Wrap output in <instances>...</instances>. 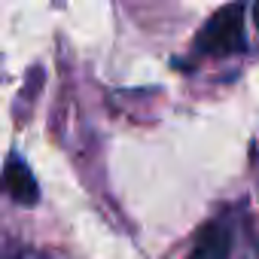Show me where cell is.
Wrapping results in <instances>:
<instances>
[{"instance_id":"3","label":"cell","mask_w":259,"mask_h":259,"mask_svg":"<svg viewBox=\"0 0 259 259\" xmlns=\"http://www.w3.org/2000/svg\"><path fill=\"white\" fill-rule=\"evenodd\" d=\"M4 186H7V192H10L19 204H37V198H40L37 180H34V174L28 171V165H25L22 159H10V162H7Z\"/></svg>"},{"instance_id":"1","label":"cell","mask_w":259,"mask_h":259,"mask_svg":"<svg viewBox=\"0 0 259 259\" xmlns=\"http://www.w3.org/2000/svg\"><path fill=\"white\" fill-rule=\"evenodd\" d=\"M244 46H247L244 4H229L217 10L195 37V49L201 55H235V52H244Z\"/></svg>"},{"instance_id":"2","label":"cell","mask_w":259,"mask_h":259,"mask_svg":"<svg viewBox=\"0 0 259 259\" xmlns=\"http://www.w3.org/2000/svg\"><path fill=\"white\" fill-rule=\"evenodd\" d=\"M232 244H235L232 226L226 220H217V223L201 229V235H198V241H195V247L186 259H229Z\"/></svg>"},{"instance_id":"4","label":"cell","mask_w":259,"mask_h":259,"mask_svg":"<svg viewBox=\"0 0 259 259\" xmlns=\"http://www.w3.org/2000/svg\"><path fill=\"white\" fill-rule=\"evenodd\" d=\"M256 25H259V0H256Z\"/></svg>"}]
</instances>
